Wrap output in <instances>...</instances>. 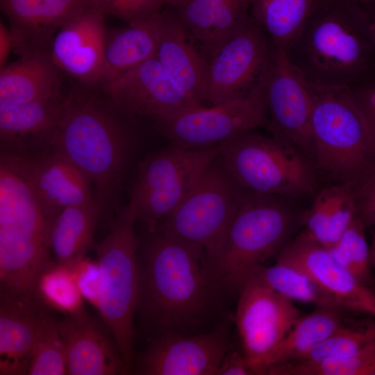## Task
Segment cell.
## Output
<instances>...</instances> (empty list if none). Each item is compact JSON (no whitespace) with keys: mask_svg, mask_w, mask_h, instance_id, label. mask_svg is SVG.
<instances>
[{"mask_svg":"<svg viewBox=\"0 0 375 375\" xmlns=\"http://www.w3.org/2000/svg\"><path fill=\"white\" fill-rule=\"evenodd\" d=\"M138 256L135 314L159 333H183L208 321L226 290L206 250L160 232Z\"/></svg>","mask_w":375,"mask_h":375,"instance_id":"cell-1","label":"cell"},{"mask_svg":"<svg viewBox=\"0 0 375 375\" xmlns=\"http://www.w3.org/2000/svg\"><path fill=\"white\" fill-rule=\"evenodd\" d=\"M124 113L100 85L76 82L62 117L44 139L90 180L101 210L114 202L127 162L130 131Z\"/></svg>","mask_w":375,"mask_h":375,"instance_id":"cell-2","label":"cell"},{"mask_svg":"<svg viewBox=\"0 0 375 375\" xmlns=\"http://www.w3.org/2000/svg\"><path fill=\"white\" fill-rule=\"evenodd\" d=\"M369 16L347 0H327L285 50L312 85L350 88L375 76Z\"/></svg>","mask_w":375,"mask_h":375,"instance_id":"cell-3","label":"cell"},{"mask_svg":"<svg viewBox=\"0 0 375 375\" xmlns=\"http://www.w3.org/2000/svg\"><path fill=\"white\" fill-rule=\"evenodd\" d=\"M310 86L315 170L356 190L375 173V136L349 88Z\"/></svg>","mask_w":375,"mask_h":375,"instance_id":"cell-4","label":"cell"},{"mask_svg":"<svg viewBox=\"0 0 375 375\" xmlns=\"http://www.w3.org/2000/svg\"><path fill=\"white\" fill-rule=\"evenodd\" d=\"M294 223L286 198L244 192L214 264L226 292L238 294L253 269L278 256Z\"/></svg>","mask_w":375,"mask_h":375,"instance_id":"cell-5","label":"cell"},{"mask_svg":"<svg viewBox=\"0 0 375 375\" xmlns=\"http://www.w3.org/2000/svg\"><path fill=\"white\" fill-rule=\"evenodd\" d=\"M251 131L219 144V158L244 192L288 198L314 192L311 160L288 142Z\"/></svg>","mask_w":375,"mask_h":375,"instance_id":"cell-6","label":"cell"},{"mask_svg":"<svg viewBox=\"0 0 375 375\" xmlns=\"http://www.w3.org/2000/svg\"><path fill=\"white\" fill-rule=\"evenodd\" d=\"M138 219L130 200L115 217L108 235L96 247L100 273L98 310L131 372L133 363V319L138 289Z\"/></svg>","mask_w":375,"mask_h":375,"instance_id":"cell-7","label":"cell"},{"mask_svg":"<svg viewBox=\"0 0 375 375\" xmlns=\"http://www.w3.org/2000/svg\"><path fill=\"white\" fill-rule=\"evenodd\" d=\"M244 193L218 156L155 232L200 245L214 267Z\"/></svg>","mask_w":375,"mask_h":375,"instance_id":"cell-8","label":"cell"},{"mask_svg":"<svg viewBox=\"0 0 375 375\" xmlns=\"http://www.w3.org/2000/svg\"><path fill=\"white\" fill-rule=\"evenodd\" d=\"M219 145L199 149L170 144L139 164L131 199L150 233L183 199L219 156Z\"/></svg>","mask_w":375,"mask_h":375,"instance_id":"cell-9","label":"cell"},{"mask_svg":"<svg viewBox=\"0 0 375 375\" xmlns=\"http://www.w3.org/2000/svg\"><path fill=\"white\" fill-rule=\"evenodd\" d=\"M263 83L248 94L222 103L186 108L154 120L172 145L190 149L219 145L266 126Z\"/></svg>","mask_w":375,"mask_h":375,"instance_id":"cell-10","label":"cell"},{"mask_svg":"<svg viewBox=\"0 0 375 375\" xmlns=\"http://www.w3.org/2000/svg\"><path fill=\"white\" fill-rule=\"evenodd\" d=\"M238 294L235 322L244 356L253 374H264L268 359L301 313L292 299L253 277Z\"/></svg>","mask_w":375,"mask_h":375,"instance_id":"cell-11","label":"cell"},{"mask_svg":"<svg viewBox=\"0 0 375 375\" xmlns=\"http://www.w3.org/2000/svg\"><path fill=\"white\" fill-rule=\"evenodd\" d=\"M272 50L265 33L250 16L208 60L206 103L218 104L261 85Z\"/></svg>","mask_w":375,"mask_h":375,"instance_id":"cell-12","label":"cell"},{"mask_svg":"<svg viewBox=\"0 0 375 375\" xmlns=\"http://www.w3.org/2000/svg\"><path fill=\"white\" fill-rule=\"evenodd\" d=\"M263 89L270 133L292 144L312 162L311 86L285 49L273 48Z\"/></svg>","mask_w":375,"mask_h":375,"instance_id":"cell-13","label":"cell"},{"mask_svg":"<svg viewBox=\"0 0 375 375\" xmlns=\"http://www.w3.org/2000/svg\"><path fill=\"white\" fill-rule=\"evenodd\" d=\"M228 326L221 324L208 333L185 335L159 333L139 356L135 373L142 375H218L228 351Z\"/></svg>","mask_w":375,"mask_h":375,"instance_id":"cell-14","label":"cell"},{"mask_svg":"<svg viewBox=\"0 0 375 375\" xmlns=\"http://www.w3.org/2000/svg\"><path fill=\"white\" fill-rule=\"evenodd\" d=\"M1 161L19 174L32 189L44 215L47 233L63 209L95 198L85 174L52 151L39 154L3 152Z\"/></svg>","mask_w":375,"mask_h":375,"instance_id":"cell-15","label":"cell"},{"mask_svg":"<svg viewBox=\"0 0 375 375\" xmlns=\"http://www.w3.org/2000/svg\"><path fill=\"white\" fill-rule=\"evenodd\" d=\"M277 262L307 276L340 308L375 317V291L340 265L328 249L299 234L278 254Z\"/></svg>","mask_w":375,"mask_h":375,"instance_id":"cell-16","label":"cell"},{"mask_svg":"<svg viewBox=\"0 0 375 375\" xmlns=\"http://www.w3.org/2000/svg\"><path fill=\"white\" fill-rule=\"evenodd\" d=\"M101 88L121 110L131 116L156 119L186 108L201 106L176 87L156 56Z\"/></svg>","mask_w":375,"mask_h":375,"instance_id":"cell-17","label":"cell"},{"mask_svg":"<svg viewBox=\"0 0 375 375\" xmlns=\"http://www.w3.org/2000/svg\"><path fill=\"white\" fill-rule=\"evenodd\" d=\"M108 30L105 15L86 7L56 33L50 47L53 60L76 82L88 86L99 85Z\"/></svg>","mask_w":375,"mask_h":375,"instance_id":"cell-18","label":"cell"},{"mask_svg":"<svg viewBox=\"0 0 375 375\" xmlns=\"http://www.w3.org/2000/svg\"><path fill=\"white\" fill-rule=\"evenodd\" d=\"M166 7L156 18V58L187 97L206 106L207 60L174 10Z\"/></svg>","mask_w":375,"mask_h":375,"instance_id":"cell-19","label":"cell"},{"mask_svg":"<svg viewBox=\"0 0 375 375\" xmlns=\"http://www.w3.org/2000/svg\"><path fill=\"white\" fill-rule=\"evenodd\" d=\"M66 354L67 374L117 375L130 372L115 341L85 310L57 322Z\"/></svg>","mask_w":375,"mask_h":375,"instance_id":"cell-20","label":"cell"},{"mask_svg":"<svg viewBox=\"0 0 375 375\" xmlns=\"http://www.w3.org/2000/svg\"><path fill=\"white\" fill-rule=\"evenodd\" d=\"M88 6L86 0H0L18 56L50 50L58 29Z\"/></svg>","mask_w":375,"mask_h":375,"instance_id":"cell-21","label":"cell"},{"mask_svg":"<svg viewBox=\"0 0 375 375\" xmlns=\"http://www.w3.org/2000/svg\"><path fill=\"white\" fill-rule=\"evenodd\" d=\"M0 374H27L47 314L37 299L0 294Z\"/></svg>","mask_w":375,"mask_h":375,"instance_id":"cell-22","label":"cell"},{"mask_svg":"<svg viewBox=\"0 0 375 375\" xmlns=\"http://www.w3.org/2000/svg\"><path fill=\"white\" fill-rule=\"evenodd\" d=\"M64 72L50 50L19 56L0 69V103H22L62 96Z\"/></svg>","mask_w":375,"mask_h":375,"instance_id":"cell-23","label":"cell"},{"mask_svg":"<svg viewBox=\"0 0 375 375\" xmlns=\"http://www.w3.org/2000/svg\"><path fill=\"white\" fill-rule=\"evenodd\" d=\"M355 189L335 183L321 190L304 217L303 237L331 248L356 217Z\"/></svg>","mask_w":375,"mask_h":375,"instance_id":"cell-24","label":"cell"},{"mask_svg":"<svg viewBox=\"0 0 375 375\" xmlns=\"http://www.w3.org/2000/svg\"><path fill=\"white\" fill-rule=\"evenodd\" d=\"M66 108V97L22 103H0L1 147L22 145L27 140L42 142L59 123Z\"/></svg>","mask_w":375,"mask_h":375,"instance_id":"cell-25","label":"cell"},{"mask_svg":"<svg viewBox=\"0 0 375 375\" xmlns=\"http://www.w3.org/2000/svg\"><path fill=\"white\" fill-rule=\"evenodd\" d=\"M158 15L144 22L108 30L103 74L99 83L101 87L107 85L130 69L156 56Z\"/></svg>","mask_w":375,"mask_h":375,"instance_id":"cell-26","label":"cell"},{"mask_svg":"<svg viewBox=\"0 0 375 375\" xmlns=\"http://www.w3.org/2000/svg\"><path fill=\"white\" fill-rule=\"evenodd\" d=\"M101 212L94 198L60 211L48 228V242L57 262L67 266L84 258Z\"/></svg>","mask_w":375,"mask_h":375,"instance_id":"cell-27","label":"cell"},{"mask_svg":"<svg viewBox=\"0 0 375 375\" xmlns=\"http://www.w3.org/2000/svg\"><path fill=\"white\" fill-rule=\"evenodd\" d=\"M0 229L26 232L48 240L45 217L32 189L3 161L0 166Z\"/></svg>","mask_w":375,"mask_h":375,"instance_id":"cell-28","label":"cell"},{"mask_svg":"<svg viewBox=\"0 0 375 375\" xmlns=\"http://www.w3.org/2000/svg\"><path fill=\"white\" fill-rule=\"evenodd\" d=\"M253 19L272 47L286 50L310 16L327 0H247Z\"/></svg>","mask_w":375,"mask_h":375,"instance_id":"cell-29","label":"cell"},{"mask_svg":"<svg viewBox=\"0 0 375 375\" xmlns=\"http://www.w3.org/2000/svg\"><path fill=\"white\" fill-rule=\"evenodd\" d=\"M344 310L335 307H317L310 314L301 316L268 359L264 374L272 365L300 360L347 321Z\"/></svg>","mask_w":375,"mask_h":375,"instance_id":"cell-30","label":"cell"},{"mask_svg":"<svg viewBox=\"0 0 375 375\" xmlns=\"http://www.w3.org/2000/svg\"><path fill=\"white\" fill-rule=\"evenodd\" d=\"M249 277L259 280L292 301L313 303L317 307L340 308L307 276L286 265L276 262L272 266L260 265L253 269Z\"/></svg>","mask_w":375,"mask_h":375,"instance_id":"cell-31","label":"cell"},{"mask_svg":"<svg viewBox=\"0 0 375 375\" xmlns=\"http://www.w3.org/2000/svg\"><path fill=\"white\" fill-rule=\"evenodd\" d=\"M267 375H375V340L356 353L319 362H292L269 367Z\"/></svg>","mask_w":375,"mask_h":375,"instance_id":"cell-32","label":"cell"},{"mask_svg":"<svg viewBox=\"0 0 375 375\" xmlns=\"http://www.w3.org/2000/svg\"><path fill=\"white\" fill-rule=\"evenodd\" d=\"M38 300L68 315L85 310L83 296L70 267L57 262L51 264L40 274L35 288Z\"/></svg>","mask_w":375,"mask_h":375,"instance_id":"cell-33","label":"cell"},{"mask_svg":"<svg viewBox=\"0 0 375 375\" xmlns=\"http://www.w3.org/2000/svg\"><path fill=\"white\" fill-rule=\"evenodd\" d=\"M365 229L356 215L338 241L328 249L340 265L364 285L373 289L370 249Z\"/></svg>","mask_w":375,"mask_h":375,"instance_id":"cell-34","label":"cell"},{"mask_svg":"<svg viewBox=\"0 0 375 375\" xmlns=\"http://www.w3.org/2000/svg\"><path fill=\"white\" fill-rule=\"evenodd\" d=\"M348 320L296 362H319L349 356L375 340L374 319L360 324H349Z\"/></svg>","mask_w":375,"mask_h":375,"instance_id":"cell-35","label":"cell"},{"mask_svg":"<svg viewBox=\"0 0 375 375\" xmlns=\"http://www.w3.org/2000/svg\"><path fill=\"white\" fill-rule=\"evenodd\" d=\"M27 374H67L65 350L58 324L47 315L42 322Z\"/></svg>","mask_w":375,"mask_h":375,"instance_id":"cell-36","label":"cell"},{"mask_svg":"<svg viewBox=\"0 0 375 375\" xmlns=\"http://www.w3.org/2000/svg\"><path fill=\"white\" fill-rule=\"evenodd\" d=\"M222 0H179L170 7L206 56ZM206 58V57H205Z\"/></svg>","mask_w":375,"mask_h":375,"instance_id":"cell-37","label":"cell"},{"mask_svg":"<svg viewBox=\"0 0 375 375\" xmlns=\"http://www.w3.org/2000/svg\"><path fill=\"white\" fill-rule=\"evenodd\" d=\"M89 6L126 24L148 21L158 15L172 0H86Z\"/></svg>","mask_w":375,"mask_h":375,"instance_id":"cell-38","label":"cell"},{"mask_svg":"<svg viewBox=\"0 0 375 375\" xmlns=\"http://www.w3.org/2000/svg\"><path fill=\"white\" fill-rule=\"evenodd\" d=\"M69 267L83 297L98 309L100 273L97 261L83 258Z\"/></svg>","mask_w":375,"mask_h":375,"instance_id":"cell-39","label":"cell"},{"mask_svg":"<svg viewBox=\"0 0 375 375\" xmlns=\"http://www.w3.org/2000/svg\"><path fill=\"white\" fill-rule=\"evenodd\" d=\"M357 217L367 228L375 227V173L355 190Z\"/></svg>","mask_w":375,"mask_h":375,"instance_id":"cell-40","label":"cell"},{"mask_svg":"<svg viewBox=\"0 0 375 375\" xmlns=\"http://www.w3.org/2000/svg\"><path fill=\"white\" fill-rule=\"evenodd\" d=\"M349 88L375 136V76Z\"/></svg>","mask_w":375,"mask_h":375,"instance_id":"cell-41","label":"cell"},{"mask_svg":"<svg viewBox=\"0 0 375 375\" xmlns=\"http://www.w3.org/2000/svg\"><path fill=\"white\" fill-rule=\"evenodd\" d=\"M253 374L246 358L238 351H228L222 359L218 375Z\"/></svg>","mask_w":375,"mask_h":375,"instance_id":"cell-42","label":"cell"},{"mask_svg":"<svg viewBox=\"0 0 375 375\" xmlns=\"http://www.w3.org/2000/svg\"><path fill=\"white\" fill-rule=\"evenodd\" d=\"M14 39L12 33L7 26L0 22V69L7 65L8 56L13 51Z\"/></svg>","mask_w":375,"mask_h":375,"instance_id":"cell-43","label":"cell"},{"mask_svg":"<svg viewBox=\"0 0 375 375\" xmlns=\"http://www.w3.org/2000/svg\"><path fill=\"white\" fill-rule=\"evenodd\" d=\"M349 2L354 4L363 11H365L369 16L375 10V0H347Z\"/></svg>","mask_w":375,"mask_h":375,"instance_id":"cell-44","label":"cell"},{"mask_svg":"<svg viewBox=\"0 0 375 375\" xmlns=\"http://www.w3.org/2000/svg\"><path fill=\"white\" fill-rule=\"evenodd\" d=\"M369 31L370 36L375 47V10L369 16Z\"/></svg>","mask_w":375,"mask_h":375,"instance_id":"cell-45","label":"cell"},{"mask_svg":"<svg viewBox=\"0 0 375 375\" xmlns=\"http://www.w3.org/2000/svg\"><path fill=\"white\" fill-rule=\"evenodd\" d=\"M369 249L371 265L375 271V230L372 235V243L369 246Z\"/></svg>","mask_w":375,"mask_h":375,"instance_id":"cell-46","label":"cell"},{"mask_svg":"<svg viewBox=\"0 0 375 375\" xmlns=\"http://www.w3.org/2000/svg\"><path fill=\"white\" fill-rule=\"evenodd\" d=\"M177 1H179V0H172V3L169 5L174 3V2Z\"/></svg>","mask_w":375,"mask_h":375,"instance_id":"cell-47","label":"cell"},{"mask_svg":"<svg viewBox=\"0 0 375 375\" xmlns=\"http://www.w3.org/2000/svg\"><path fill=\"white\" fill-rule=\"evenodd\" d=\"M374 321H375V317H374Z\"/></svg>","mask_w":375,"mask_h":375,"instance_id":"cell-48","label":"cell"}]
</instances>
